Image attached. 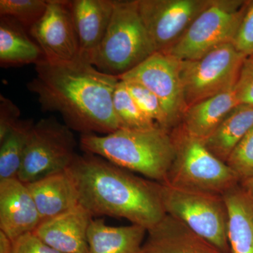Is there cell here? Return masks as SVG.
<instances>
[{
	"instance_id": "d6a6232c",
	"label": "cell",
	"mask_w": 253,
	"mask_h": 253,
	"mask_svg": "<svg viewBox=\"0 0 253 253\" xmlns=\"http://www.w3.org/2000/svg\"><path fill=\"white\" fill-rule=\"evenodd\" d=\"M239 184L253 205V176L241 181Z\"/></svg>"
},
{
	"instance_id": "83f0119b",
	"label": "cell",
	"mask_w": 253,
	"mask_h": 253,
	"mask_svg": "<svg viewBox=\"0 0 253 253\" xmlns=\"http://www.w3.org/2000/svg\"><path fill=\"white\" fill-rule=\"evenodd\" d=\"M232 44L240 54L244 55L245 57H253V1H249Z\"/></svg>"
},
{
	"instance_id": "52a82bcc",
	"label": "cell",
	"mask_w": 253,
	"mask_h": 253,
	"mask_svg": "<svg viewBox=\"0 0 253 253\" xmlns=\"http://www.w3.org/2000/svg\"><path fill=\"white\" fill-rule=\"evenodd\" d=\"M249 1L212 0L196 17L182 38L166 54L179 61L199 59L232 43Z\"/></svg>"
},
{
	"instance_id": "44dd1931",
	"label": "cell",
	"mask_w": 253,
	"mask_h": 253,
	"mask_svg": "<svg viewBox=\"0 0 253 253\" xmlns=\"http://www.w3.org/2000/svg\"><path fill=\"white\" fill-rule=\"evenodd\" d=\"M253 126V106L239 104L203 141L214 156L226 163L236 146Z\"/></svg>"
},
{
	"instance_id": "f546056e",
	"label": "cell",
	"mask_w": 253,
	"mask_h": 253,
	"mask_svg": "<svg viewBox=\"0 0 253 253\" xmlns=\"http://www.w3.org/2000/svg\"><path fill=\"white\" fill-rule=\"evenodd\" d=\"M11 253H61L50 247L33 232L27 233L13 241Z\"/></svg>"
},
{
	"instance_id": "7c38bea8",
	"label": "cell",
	"mask_w": 253,
	"mask_h": 253,
	"mask_svg": "<svg viewBox=\"0 0 253 253\" xmlns=\"http://www.w3.org/2000/svg\"><path fill=\"white\" fill-rule=\"evenodd\" d=\"M30 31L46 61L68 62L79 57L71 1L49 0L44 14Z\"/></svg>"
},
{
	"instance_id": "9c48e42d",
	"label": "cell",
	"mask_w": 253,
	"mask_h": 253,
	"mask_svg": "<svg viewBox=\"0 0 253 253\" xmlns=\"http://www.w3.org/2000/svg\"><path fill=\"white\" fill-rule=\"evenodd\" d=\"M246 59L229 43L199 59L179 61L186 109L235 87Z\"/></svg>"
},
{
	"instance_id": "ac0fdd59",
	"label": "cell",
	"mask_w": 253,
	"mask_h": 253,
	"mask_svg": "<svg viewBox=\"0 0 253 253\" xmlns=\"http://www.w3.org/2000/svg\"><path fill=\"white\" fill-rule=\"evenodd\" d=\"M239 104L235 86L188 107L179 125L190 135L204 140Z\"/></svg>"
},
{
	"instance_id": "4316f807",
	"label": "cell",
	"mask_w": 253,
	"mask_h": 253,
	"mask_svg": "<svg viewBox=\"0 0 253 253\" xmlns=\"http://www.w3.org/2000/svg\"><path fill=\"white\" fill-rule=\"evenodd\" d=\"M226 163L240 182L253 176V126L236 146Z\"/></svg>"
},
{
	"instance_id": "5bb4252c",
	"label": "cell",
	"mask_w": 253,
	"mask_h": 253,
	"mask_svg": "<svg viewBox=\"0 0 253 253\" xmlns=\"http://www.w3.org/2000/svg\"><path fill=\"white\" fill-rule=\"evenodd\" d=\"M42 219L27 185L18 178L0 180V231L14 241L33 232Z\"/></svg>"
},
{
	"instance_id": "484cf974",
	"label": "cell",
	"mask_w": 253,
	"mask_h": 253,
	"mask_svg": "<svg viewBox=\"0 0 253 253\" xmlns=\"http://www.w3.org/2000/svg\"><path fill=\"white\" fill-rule=\"evenodd\" d=\"M47 4L44 0H0V15L31 28L44 14Z\"/></svg>"
},
{
	"instance_id": "e0dca14e",
	"label": "cell",
	"mask_w": 253,
	"mask_h": 253,
	"mask_svg": "<svg viewBox=\"0 0 253 253\" xmlns=\"http://www.w3.org/2000/svg\"><path fill=\"white\" fill-rule=\"evenodd\" d=\"M26 184L34 199L42 221L80 204L77 187L68 169Z\"/></svg>"
},
{
	"instance_id": "603a6c76",
	"label": "cell",
	"mask_w": 253,
	"mask_h": 253,
	"mask_svg": "<svg viewBox=\"0 0 253 253\" xmlns=\"http://www.w3.org/2000/svg\"><path fill=\"white\" fill-rule=\"evenodd\" d=\"M33 125L32 121H19L0 141V180L18 177Z\"/></svg>"
},
{
	"instance_id": "ffe728a7",
	"label": "cell",
	"mask_w": 253,
	"mask_h": 253,
	"mask_svg": "<svg viewBox=\"0 0 253 253\" xmlns=\"http://www.w3.org/2000/svg\"><path fill=\"white\" fill-rule=\"evenodd\" d=\"M222 196L227 208V238L231 253H253L252 203L240 184Z\"/></svg>"
},
{
	"instance_id": "6da1fadb",
	"label": "cell",
	"mask_w": 253,
	"mask_h": 253,
	"mask_svg": "<svg viewBox=\"0 0 253 253\" xmlns=\"http://www.w3.org/2000/svg\"><path fill=\"white\" fill-rule=\"evenodd\" d=\"M27 87L38 96L43 111L60 113L65 125L83 134H110L121 129L113 108L120 79L99 71L88 60L68 62L42 59Z\"/></svg>"
},
{
	"instance_id": "9a60e30c",
	"label": "cell",
	"mask_w": 253,
	"mask_h": 253,
	"mask_svg": "<svg viewBox=\"0 0 253 253\" xmlns=\"http://www.w3.org/2000/svg\"><path fill=\"white\" fill-rule=\"evenodd\" d=\"M143 253H225L181 221L166 214L147 231Z\"/></svg>"
},
{
	"instance_id": "cb8c5ba5",
	"label": "cell",
	"mask_w": 253,
	"mask_h": 253,
	"mask_svg": "<svg viewBox=\"0 0 253 253\" xmlns=\"http://www.w3.org/2000/svg\"><path fill=\"white\" fill-rule=\"evenodd\" d=\"M113 104L121 128L147 129L158 126L139 109L121 80L113 93Z\"/></svg>"
},
{
	"instance_id": "ba28073f",
	"label": "cell",
	"mask_w": 253,
	"mask_h": 253,
	"mask_svg": "<svg viewBox=\"0 0 253 253\" xmlns=\"http://www.w3.org/2000/svg\"><path fill=\"white\" fill-rule=\"evenodd\" d=\"M72 129L56 118H43L33 125L18 179L25 184L66 170L76 156Z\"/></svg>"
},
{
	"instance_id": "3957f363",
	"label": "cell",
	"mask_w": 253,
	"mask_h": 253,
	"mask_svg": "<svg viewBox=\"0 0 253 253\" xmlns=\"http://www.w3.org/2000/svg\"><path fill=\"white\" fill-rule=\"evenodd\" d=\"M80 141L84 153L99 156L156 182L166 181L174 158L171 131L158 126L121 128L105 135L83 134Z\"/></svg>"
},
{
	"instance_id": "7a4b0ae2",
	"label": "cell",
	"mask_w": 253,
	"mask_h": 253,
	"mask_svg": "<svg viewBox=\"0 0 253 253\" xmlns=\"http://www.w3.org/2000/svg\"><path fill=\"white\" fill-rule=\"evenodd\" d=\"M79 204L93 215L123 218L149 230L166 213L156 181L139 177L96 155H76L68 168Z\"/></svg>"
},
{
	"instance_id": "30bf717a",
	"label": "cell",
	"mask_w": 253,
	"mask_h": 253,
	"mask_svg": "<svg viewBox=\"0 0 253 253\" xmlns=\"http://www.w3.org/2000/svg\"><path fill=\"white\" fill-rule=\"evenodd\" d=\"M212 0H136L156 52H167Z\"/></svg>"
},
{
	"instance_id": "7402d4cb",
	"label": "cell",
	"mask_w": 253,
	"mask_h": 253,
	"mask_svg": "<svg viewBox=\"0 0 253 253\" xmlns=\"http://www.w3.org/2000/svg\"><path fill=\"white\" fill-rule=\"evenodd\" d=\"M44 55L37 43L32 41L14 19L1 17L0 63L1 66H22L39 62Z\"/></svg>"
},
{
	"instance_id": "836d02e7",
	"label": "cell",
	"mask_w": 253,
	"mask_h": 253,
	"mask_svg": "<svg viewBox=\"0 0 253 253\" xmlns=\"http://www.w3.org/2000/svg\"></svg>"
},
{
	"instance_id": "5b68a950",
	"label": "cell",
	"mask_w": 253,
	"mask_h": 253,
	"mask_svg": "<svg viewBox=\"0 0 253 253\" xmlns=\"http://www.w3.org/2000/svg\"><path fill=\"white\" fill-rule=\"evenodd\" d=\"M174 158L165 184L188 191L224 195L240 181L226 163L179 125L171 130Z\"/></svg>"
},
{
	"instance_id": "277c9868",
	"label": "cell",
	"mask_w": 253,
	"mask_h": 253,
	"mask_svg": "<svg viewBox=\"0 0 253 253\" xmlns=\"http://www.w3.org/2000/svg\"><path fill=\"white\" fill-rule=\"evenodd\" d=\"M155 52L136 0L115 1L109 28L89 61L101 72L119 78Z\"/></svg>"
},
{
	"instance_id": "1f68e13d",
	"label": "cell",
	"mask_w": 253,
	"mask_h": 253,
	"mask_svg": "<svg viewBox=\"0 0 253 253\" xmlns=\"http://www.w3.org/2000/svg\"><path fill=\"white\" fill-rule=\"evenodd\" d=\"M12 249V240L3 231H0V253H11Z\"/></svg>"
},
{
	"instance_id": "f1b7e54d",
	"label": "cell",
	"mask_w": 253,
	"mask_h": 253,
	"mask_svg": "<svg viewBox=\"0 0 253 253\" xmlns=\"http://www.w3.org/2000/svg\"><path fill=\"white\" fill-rule=\"evenodd\" d=\"M236 88L240 104L253 106V56L245 59Z\"/></svg>"
},
{
	"instance_id": "d6986e66",
	"label": "cell",
	"mask_w": 253,
	"mask_h": 253,
	"mask_svg": "<svg viewBox=\"0 0 253 253\" xmlns=\"http://www.w3.org/2000/svg\"><path fill=\"white\" fill-rule=\"evenodd\" d=\"M146 235L147 230L136 224L112 226L93 219L87 233L89 253H142Z\"/></svg>"
},
{
	"instance_id": "8fae6325",
	"label": "cell",
	"mask_w": 253,
	"mask_h": 253,
	"mask_svg": "<svg viewBox=\"0 0 253 253\" xmlns=\"http://www.w3.org/2000/svg\"><path fill=\"white\" fill-rule=\"evenodd\" d=\"M118 78L147 88L161 101L172 128L177 126L186 109L179 60L166 53L155 52Z\"/></svg>"
},
{
	"instance_id": "8992f818",
	"label": "cell",
	"mask_w": 253,
	"mask_h": 253,
	"mask_svg": "<svg viewBox=\"0 0 253 253\" xmlns=\"http://www.w3.org/2000/svg\"><path fill=\"white\" fill-rule=\"evenodd\" d=\"M157 184L166 214L181 221L223 252L231 253L227 238V208L222 196Z\"/></svg>"
},
{
	"instance_id": "2e32d148",
	"label": "cell",
	"mask_w": 253,
	"mask_h": 253,
	"mask_svg": "<svg viewBox=\"0 0 253 253\" xmlns=\"http://www.w3.org/2000/svg\"><path fill=\"white\" fill-rule=\"evenodd\" d=\"M114 4L111 0L71 1L81 57L89 61L99 47L111 22Z\"/></svg>"
},
{
	"instance_id": "d4e9b609",
	"label": "cell",
	"mask_w": 253,
	"mask_h": 253,
	"mask_svg": "<svg viewBox=\"0 0 253 253\" xmlns=\"http://www.w3.org/2000/svg\"><path fill=\"white\" fill-rule=\"evenodd\" d=\"M126 89L143 113L160 127L171 131L169 122L163 105L157 96L147 88L133 81H124Z\"/></svg>"
},
{
	"instance_id": "4dcf8cb0",
	"label": "cell",
	"mask_w": 253,
	"mask_h": 253,
	"mask_svg": "<svg viewBox=\"0 0 253 253\" xmlns=\"http://www.w3.org/2000/svg\"><path fill=\"white\" fill-rule=\"evenodd\" d=\"M21 111L11 100L0 95V141L19 121Z\"/></svg>"
},
{
	"instance_id": "4fadbf2b",
	"label": "cell",
	"mask_w": 253,
	"mask_h": 253,
	"mask_svg": "<svg viewBox=\"0 0 253 253\" xmlns=\"http://www.w3.org/2000/svg\"><path fill=\"white\" fill-rule=\"evenodd\" d=\"M93 216L79 204L42 221L33 233L60 253H89L87 233Z\"/></svg>"
}]
</instances>
